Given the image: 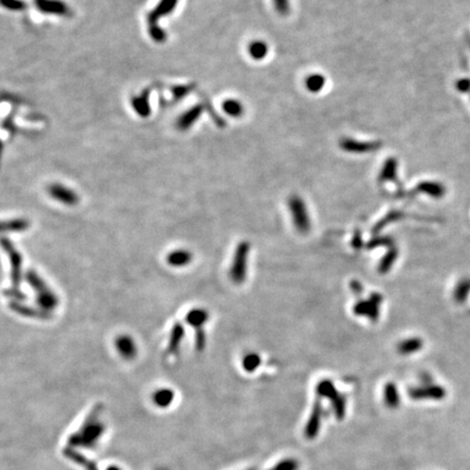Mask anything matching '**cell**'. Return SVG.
Masks as SVG:
<instances>
[{"instance_id":"1","label":"cell","mask_w":470,"mask_h":470,"mask_svg":"<svg viewBox=\"0 0 470 470\" xmlns=\"http://www.w3.org/2000/svg\"><path fill=\"white\" fill-rule=\"evenodd\" d=\"M103 408L100 403L91 408L79 429L70 434L68 438V447L91 449L97 445L106 431V426L100 418Z\"/></svg>"},{"instance_id":"2","label":"cell","mask_w":470,"mask_h":470,"mask_svg":"<svg viewBox=\"0 0 470 470\" xmlns=\"http://www.w3.org/2000/svg\"><path fill=\"white\" fill-rule=\"evenodd\" d=\"M25 280L36 294V301L39 308L50 313L58 306L59 299L55 292L48 287V284L36 271L32 269L28 270L25 273Z\"/></svg>"},{"instance_id":"3","label":"cell","mask_w":470,"mask_h":470,"mask_svg":"<svg viewBox=\"0 0 470 470\" xmlns=\"http://www.w3.org/2000/svg\"><path fill=\"white\" fill-rule=\"evenodd\" d=\"M179 0H160L159 4L147 15L149 35L156 43H163L167 36L165 31L159 27V20L174 11Z\"/></svg>"},{"instance_id":"4","label":"cell","mask_w":470,"mask_h":470,"mask_svg":"<svg viewBox=\"0 0 470 470\" xmlns=\"http://www.w3.org/2000/svg\"><path fill=\"white\" fill-rule=\"evenodd\" d=\"M250 245L248 242H241L235 249L230 275L234 283L241 284L245 281Z\"/></svg>"},{"instance_id":"5","label":"cell","mask_w":470,"mask_h":470,"mask_svg":"<svg viewBox=\"0 0 470 470\" xmlns=\"http://www.w3.org/2000/svg\"><path fill=\"white\" fill-rule=\"evenodd\" d=\"M2 245L10 260V279L12 289L20 290V285L22 281V256L20 254V251L16 250L10 240L3 238Z\"/></svg>"},{"instance_id":"6","label":"cell","mask_w":470,"mask_h":470,"mask_svg":"<svg viewBox=\"0 0 470 470\" xmlns=\"http://www.w3.org/2000/svg\"><path fill=\"white\" fill-rule=\"evenodd\" d=\"M289 206L295 228L299 232H307L310 229V219L307 212L306 204L299 196H292L289 200Z\"/></svg>"},{"instance_id":"7","label":"cell","mask_w":470,"mask_h":470,"mask_svg":"<svg viewBox=\"0 0 470 470\" xmlns=\"http://www.w3.org/2000/svg\"><path fill=\"white\" fill-rule=\"evenodd\" d=\"M339 145L342 150L350 154H368L379 150L382 147L380 140L363 142L350 137H344L340 140Z\"/></svg>"},{"instance_id":"8","label":"cell","mask_w":470,"mask_h":470,"mask_svg":"<svg viewBox=\"0 0 470 470\" xmlns=\"http://www.w3.org/2000/svg\"><path fill=\"white\" fill-rule=\"evenodd\" d=\"M383 297L380 294H371L369 299L360 300L354 307V313L358 316H365L370 320H377L380 313V305Z\"/></svg>"},{"instance_id":"9","label":"cell","mask_w":470,"mask_h":470,"mask_svg":"<svg viewBox=\"0 0 470 470\" xmlns=\"http://www.w3.org/2000/svg\"><path fill=\"white\" fill-rule=\"evenodd\" d=\"M48 194L50 197L66 206H74L79 203V196L73 190L66 187L62 184H53L48 187Z\"/></svg>"},{"instance_id":"10","label":"cell","mask_w":470,"mask_h":470,"mask_svg":"<svg viewBox=\"0 0 470 470\" xmlns=\"http://www.w3.org/2000/svg\"><path fill=\"white\" fill-rule=\"evenodd\" d=\"M37 9L45 14L69 15L70 9L62 0H34Z\"/></svg>"},{"instance_id":"11","label":"cell","mask_w":470,"mask_h":470,"mask_svg":"<svg viewBox=\"0 0 470 470\" xmlns=\"http://www.w3.org/2000/svg\"><path fill=\"white\" fill-rule=\"evenodd\" d=\"M203 112H204V107L200 104H197L195 106L189 108L186 111H184L178 118V121H176V128H178L180 131H187L198 121V119L201 116V114H203Z\"/></svg>"},{"instance_id":"12","label":"cell","mask_w":470,"mask_h":470,"mask_svg":"<svg viewBox=\"0 0 470 470\" xmlns=\"http://www.w3.org/2000/svg\"><path fill=\"white\" fill-rule=\"evenodd\" d=\"M318 393L320 394V395H322V396L331 398L333 401V403H334V408H335V410L338 411V414L339 415L343 414V411H344V401L341 397V395H339V393H338L337 390H335L332 382H330L328 380L321 381L318 385Z\"/></svg>"},{"instance_id":"13","label":"cell","mask_w":470,"mask_h":470,"mask_svg":"<svg viewBox=\"0 0 470 470\" xmlns=\"http://www.w3.org/2000/svg\"><path fill=\"white\" fill-rule=\"evenodd\" d=\"M10 309L20 316L32 318V319H49L50 313L45 312L39 307H32L29 305H24L21 301H12L10 304Z\"/></svg>"},{"instance_id":"14","label":"cell","mask_w":470,"mask_h":470,"mask_svg":"<svg viewBox=\"0 0 470 470\" xmlns=\"http://www.w3.org/2000/svg\"><path fill=\"white\" fill-rule=\"evenodd\" d=\"M115 347L120 356L124 359H133L137 354V347L130 335H120L115 340Z\"/></svg>"},{"instance_id":"15","label":"cell","mask_w":470,"mask_h":470,"mask_svg":"<svg viewBox=\"0 0 470 470\" xmlns=\"http://www.w3.org/2000/svg\"><path fill=\"white\" fill-rule=\"evenodd\" d=\"M184 334H185V331H184V326L182 325V323L175 322L171 329L169 343H168V346H167L166 356H171V355L178 354V351L180 350V347H181V344L183 342Z\"/></svg>"},{"instance_id":"16","label":"cell","mask_w":470,"mask_h":470,"mask_svg":"<svg viewBox=\"0 0 470 470\" xmlns=\"http://www.w3.org/2000/svg\"><path fill=\"white\" fill-rule=\"evenodd\" d=\"M62 454L65 458H68L69 460L72 461V463L79 465L84 470H99L97 465L94 463L93 460L87 458L86 456H84L83 454H81V453H79L77 450H74L71 447L64 448Z\"/></svg>"},{"instance_id":"17","label":"cell","mask_w":470,"mask_h":470,"mask_svg":"<svg viewBox=\"0 0 470 470\" xmlns=\"http://www.w3.org/2000/svg\"><path fill=\"white\" fill-rule=\"evenodd\" d=\"M397 168L398 161L396 158L390 157L388 158L385 162L383 163L382 169L379 174V182L380 183H387V182H394L397 179Z\"/></svg>"},{"instance_id":"18","label":"cell","mask_w":470,"mask_h":470,"mask_svg":"<svg viewBox=\"0 0 470 470\" xmlns=\"http://www.w3.org/2000/svg\"><path fill=\"white\" fill-rule=\"evenodd\" d=\"M149 90L146 89L142 94L137 95L132 99V107L135 112L142 116L146 118L150 114V104H149Z\"/></svg>"},{"instance_id":"19","label":"cell","mask_w":470,"mask_h":470,"mask_svg":"<svg viewBox=\"0 0 470 470\" xmlns=\"http://www.w3.org/2000/svg\"><path fill=\"white\" fill-rule=\"evenodd\" d=\"M193 255L186 249H175L168 255L167 262L170 266L175 268L185 267L192 262Z\"/></svg>"},{"instance_id":"20","label":"cell","mask_w":470,"mask_h":470,"mask_svg":"<svg viewBox=\"0 0 470 470\" xmlns=\"http://www.w3.org/2000/svg\"><path fill=\"white\" fill-rule=\"evenodd\" d=\"M208 318L209 314L207 310H205L204 308H194L190 310L189 314L186 315L185 320L190 325L194 326L195 330H200L204 329L203 326L208 320Z\"/></svg>"},{"instance_id":"21","label":"cell","mask_w":470,"mask_h":470,"mask_svg":"<svg viewBox=\"0 0 470 470\" xmlns=\"http://www.w3.org/2000/svg\"><path fill=\"white\" fill-rule=\"evenodd\" d=\"M269 53V46L267 45L265 40L256 39L250 41L248 45V55L251 59H254L255 61L264 60Z\"/></svg>"},{"instance_id":"22","label":"cell","mask_w":470,"mask_h":470,"mask_svg":"<svg viewBox=\"0 0 470 470\" xmlns=\"http://www.w3.org/2000/svg\"><path fill=\"white\" fill-rule=\"evenodd\" d=\"M174 396L175 394L171 389L162 388L155 391V393L153 394V402L159 408H167L173 403Z\"/></svg>"},{"instance_id":"23","label":"cell","mask_w":470,"mask_h":470,"mask_svg":"<svg viewBox=\"0 0 470 470\" xmlns=\"http://www.w3.org/2000/svg\"><path fill=\"white\" fill-rule=\"evenodd\" d=\"M417 191L431 197L439 198L445 194V187L438 182H421L418 184Z\"/></svg>"},{"instance_id":"24","label":"cell","mask_w":470,"mask_h":470,"mask_svg":"<svg viewBox=\"0 0 470 470\" xmlns=\"http://www.w3.org/2000/svg\"><path fill=\"white\" fill-rule=\"evenodd\" d=\"M325 83H326V79L323 74L314 73V74L308 75L305 81V85H306L307 90L310 91V93L317 94V93H320V91L323 89V87L325 86Z\"/></svg>"},{"instance_id":"25","label":"cell","mask_w":470,"mask_h":470,"mask_svg":"<svg viewBox=\"0 0 470 470\" xmlns=\"http://www.w3.org/2000/svg\"><path fill=\"white\" fill-rule=\"evenodd\" d=\"M222 110L225 114L232 118H240L244 113V106L238 99L230 98L222 103Z\"/></svg>"},{"instance_id":"26","label":"cell","mask_w":470,"mask_h":470,"mask_svg":"<svg viewBox=\"0 0 470 470\" xmlns=\"http://www.w3.org/2000/svg\"><path fill=\"white\" fill-rule=\"evenodd\" d=\"M30 226V222L23 218H16L12 220H6L2 224L3 232H22L28 230Z\"/></svg>"},{"instance_id":"27","label":"cell","mask_w":470,"mask_h":470,"mask_svg":"<svg viewBox=\"0 0 470 470\" xmlns=\"http://www.w3.org/2000/svg\"><path fill=\"white\" fill-rule=\"evenodd\" d=\"M422 347V341L421 339L418 338H413V339H407L401 342L397 346L398 351L403 355H408V354H413V353L419 350Z\"/></svg>"},{"instance_id":"28","label":"cell","mask_w":470,"mask_h":470,"mask_svg":"<svg viewBox=\"0 0 470 470\" xmlns=\"http://www.w3.org/2000/svg\"><path fill=\"white\" fill-rule=\"evenodd\" d=\"M262 363V358L257 353H248L242 360V366L247 372H253Z\"/></svg>"},{"instance_id":"29","label":"cell","mask_w":470,"mask_h":470,"mask_svg":"<svg viewBox=\"0 0 470 470\" xmlns=\"http://www.w3.org/2000/svg\"><path fill=\"white\" fill-rule=\"evenodd\" d=\"M411 396H414L416 398L418 397H426V396H432V397H440L443 395V391L439 388H430V389H416L413 392L410 393Z\"/></svg>"},{"instance_id":"30","label":"cell","mask_w":470,"mask_h":470,"mask_svg":"<svg viewBox=\"0 0 470 470\" xmlns=\"http://www.w3.org/2000/svg\"><path fill=\"white\" fill-rule=\"evenodd\" d=\"M396 257H397V250L395 248H393L392 251H389L387 256L383 258L381 266H380V272H383V273L388 272L390 270V268L393 266L394 262H395Z\"/></svg>"},{"instance_id":"31","label":"cell","mask_w":470,"mask_h":470,"mask_svg":"<svg viewBox=\"0 0 470 470\" xmlns=\"http://www.w3.org/2000/svg\"><path fill=\"white\" fill-rule=\"evenodd\" d=\"M385 401L390 406H395L398 404V394L394 384H388L385 388Z\"/></svg>"},{"instance_id":"32","label":"cell","mask_w":470,"mask_h":470,"mask_svg":"<svg viewBox=\"0 0 470 470\" xmlns=\"http://www.w3.org/2000/svg\"><path fill=\"white\" fill-rule=\"evenodd\" d=\"M469 292H470V282L467 280L460 282L455 290V298L458 301H463L467 297Z\"/></svg>"},{"instance_id":"33","label":"cell","mask_w":470,"mask_h":470,"mask_svg":"<svg viewBox=\"0 0 470 470\" xmlns=\"http://www.w3.org/2000/svg\"><path fill=\"white\" fill-rule=\"evenodd\" d=\"M274 9L280 15H289L291 12L290 0H273Z\"/></svg>"},{"instance_id":"34","label":"cell","mask_w":470,"mask_h":470,"mask_svg":"<svg viewBox=\"0 0 470 470\" xmlns=\"http://www.w3.org/2000/svg\"><path fill=\"white\" fill-rule=\"evenodd\" d=\"M191 90H192V85L174 86L172 88V94H173V97H175L176 99H181V98L185 97Z\"/></svg>"},{"instance_id":"35","label":"cell","mask_w":470,"mask_h":470,"mask_svg":"<svg viewBox=\"0 0 470 470\" xmlns=\"http://www.w3.org/2000/svg\"><path fill=\"white\" fill-rule=\"evenodd\" d=\"M3 6L10 10H22L25 4L21 0H2Z\"/></svg>"},{"instance_id":"36","label":"cell","mask_w":470,"mask_h":470,"mask_svg":"<svg viewBox=\"0 0 470 470\" xmlns=\"http://www.w3.org/2000/svg\"><path fill=\"white\" fill-rule=\"evenodd\" d=\"M4 293L8 297H12L14 299L13 301H22L25 299V295L20 290H15L11 288L9 290H6Z\"/></svg>"},{"instance_id":"37","label":"cell","mask_w":470,"mask_h":470,"mask_svg":"<svg viewBox=\"0 0 470 470\" xmlns=\"http://www.w3.org/2000/svg\"><path fill=\"white\" fill-rule=\"evenodd\" d=\"M294 468H295V464L289 461V463H284L276 467V470H293Z\"/></svg>"},{"instance_id":"38","label":"cell","mask_w":470,"mask_h":470,"mask_svg":"<svg viewBox=\"0 0 470 470\" xmlns=\"http://www.w3.org/2000/svg\"><path fill=\"white\" fill-rule=\"evenodd\" d=\"M351 289L354 290L355 292H358V293H360V292L363 291L362 285L359 284V282H353V283H351Z\"/></svg>"},{"instance_id":"39","label":"cell","mask_w":470,"mask_h":470,"mask_svg":"<svg viewBox=\"0 0 470 470\" xmlns=\"http://www.w3.org/2000/svg\"><path fill=\"white\" fill-rule=\"evenodd\" d=\"M106 470H122V469H121L120 467H118V466H114V465H112V466H109V467H108Z\"/></svg>"},{"instance_id":"40","label":"cell","mask_w":470,"mask_h":470,"mask_svg":"<svg viewBox=\"0 0 470 470\" xmlns=\"http://www.w3.org/2000/svg\"><path fill=\"white\" fill-rule=\"evenodd\" d=\"M157 470H168V469H166V468H159V469H157Z\"/></svg>"}]
</instances>
